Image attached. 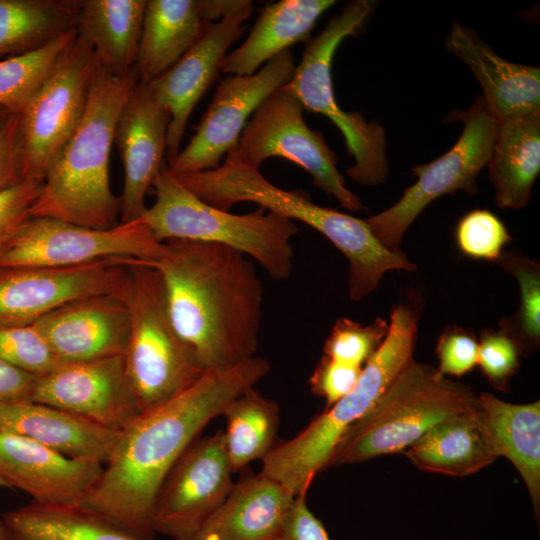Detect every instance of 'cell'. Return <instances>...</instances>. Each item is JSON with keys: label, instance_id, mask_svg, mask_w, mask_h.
Listing matches in <instances>:
<instances>
[{"label": "cell", "instance_id": "cell-1", "mask_svg": "<svg viewBox=\"0 0 540 540\" xmlns=\"http://www.w3.org/2000/svg\"><path fill=\"white\" fill-rule=\"evenodd\" d=\"M268 360L252 357L206 371L171 401L139 414L123 430L102 474L79 507L143 540H153V510L168 473L203 428L264 378Z\"/></svg>", "mask_w": 540, "mask_h": 540}, {"label": "cell", "instance_id": "cell-2", "mask_svg": "<svg viewBox=\"0 0 540 540\" xmlns=\"http://www.w3.org/2000/svg\"><path fill=\"white\" fill-rule=\"evenodd\" d=\"M158 272L171 324L205 371L255 356L263 285L252 260L232 248L186 240L164 241Z\"/></svg>", "mask_w": 540, "mask_h": 540}, {"label": "cell", "instance_id": "cell-3", "mask_svg": "<svg viewBox=\"0 0 540 540\" xmlns=\"http://www.w3.org/2000/svg\"><path fill=\"white\" fill-rule=\"evenodd\" d=\"M175 176L190 192L215 208L229 211L235 203L254 202L320 232L349 262L348 291L353 301L376 290L386 272L417 269L405 253L384 247L365 220L320 206L301 190H285L272 184L237 146L216 169Z\"/></svg>", "mask_w": 540, "mask_h": 540}, {"label": "cell", "instance_id": "cell-4", "mask_svg": "<svg viewBox=\"0 0 540 540\" xmlns=\"http://www.w3.org/2000/svg\"><path fill=\"white\" fill-rule=\"evenodd\" d=\"M138 83L136 66L116 76L97 63L83 117L49 168L30 216L93 229L118 224L120 199L110 186V152L119 114Z\"/></svg>", "mask_w": 540, "mask_h": 540}, {"label": "cell", "instance_id": "cell-5", "mask_svg": "<svg viewBox=\"0 0 540 540\" xmlns=\"http://www.w3.org/2000/svg\"><path fill=\"white\" fill-rule=\"evenodd\" d=\"M420 312L415 298L393 306L388 333L363 366L352 391L325 408L294 438L274 444L262 460L261 475L280 483L294 497L308 491L314 477L328 467L346 430L368 412L413 360Z\"/></svg>", "mask_w": 540, "mask_h": 540}, {"label": "cell", "instance_id": "cell-6", "mask_svg": "<svg viewBox=\"0 0 540 540\" xmlns=\"http://www.w3.org/2000/svg\"><path fill=\"white\" fill-rule=\"evenodd\" d=\"M152 188L155 201L141 219L154 237L223 245L257 261L275 280L293 270V220L259 207L247 214L215 208L190 192L164 164Z\"/></svg>", "mask_w": 540, "mask_h": 540}, {"label": "cell", "instance_id": "cell-7", "mask_svg": "<svg viewBox=\"0 0 540 540\" xmlns=\"http://www.w3.org/2000/svg\"><path fill=\"white\" fill-rule=\"evenodd\" d=\"M477 410L471 388L414 359L343 434L329 465L362 463L406 450L436 424Z\"/></svg>", "mask_w": 540, "mask_h": 540}, {"label": "cell", "instance_id": "cell-8", "mask_svg": "<svg viewBox=\"0 0 540 540\" xmlns=\"http://www.w3.org/2000/svg\"><path fill=\"white\" fill-rule=\"evenodd\" d=\"M119 291L129 313L125 368L141 413L176 398L206 372L176 334L169 319L160 276L149 263L124 259Z\"/></svg>", "mask_w": 540, "mask_h": 540}, {"label": "cell", "instance_id": "cell-9", "mask_svg": "<svg viewBox=\"0 0 540 540\" xmlns=\"http://www.w3.org/2000/svg\"><path fill=\"white\" fill-rule=\"evenodd\" d=\"M374 7L375 3L368 0L348 3L320 34L307 42L292 77L279 89L304 109L324 115L337 126L354 158L347 174L365 186L383 183L388 176L385 131L376 121L368 122L360 113L340 108L333 91L331 64L342 40L359 32Z\"/></svg>", "mask_w": 540, "mask_h": 540}, {"label": "cell", "instance_id": "cell-10", "mask_svg": "<svg viewBox=\"0 0 540 540\" xmlns=\"http://www.w3.org/2000/svg\"><path fill=\"white\" fill-rule=\"evenodd\" d=\"M164 250L141 218L93 229L29 216L0 238V268L71 267L113 258L152 262Z\"/></svg>", "mask_w": 540, "mask_h": 540}, {"label": "cell", "instance_id": "cell-11", "mask_svg": "<svg viewBox=\"0 0 540 540\" xmlns=\"http://www.w3.org/2000/svg\"><path fill=\"white\" fill-rule=\"evenodd\" d=\"M97 62L78 34L19 115V158L23 180L43 182L79 125L88 103Z\"/></svg>", "mask_w": 540, "mask_h": 540}, {"label": "cell", "instance_id": "cell-12", "mask_svg": "<svg viewBox=\"0 0 540 540\" xmlns=\"http://www.w3.org/2000/svg\"><path fill=\"white\" fill-rule=\"evenodd\" d=\"M453 119L463 122V131L454 146L436 160L415 166L416 182L386 210L365 219L366 224L386 248L399 251L402 238L422 210L435 199L462 190L477 191V177L487 166L499 122L486 109L483 97Z\"/></svg>", "mask_w": 540, "mask_h": 540}, {"label": "cell", "instance_id": "cell-13", "mask_svg": "<svg viewBox=\"0 0 540 540\" xmlns=\"http://www.w3.org/2000/svg\"><path fill=\"white\" fill-rule=\"evenodd\" d=\"M303 106L280 90L271 94L253 113L238 140L237 147L246 160L259 169L272 157H281L303 168L312 184L341 207L352 211L365 209L360 198L345 185L337 169V156L322 132L308 127Z\"/></svg>", "mask_w": 540, "mask_h": 540}, {"label": "cell", "instance_id": "cell-14", "mask_svg": "<svg viewBox=\"0 0 540 540\" xmlns=\"http://www.w3.org/2000/svg\"><path fill=\"white\" fill-rule=\"evenodd\" d=\"M295 66L285 50L252 75L223 78L189 144L167 165L169 171L183 175L218 168L256 109L290 80Z\"/></svg>", "mask_w": 540, "mask_h": 540}, {"label": "cell", "instance_id": "cell-15", "mask_svg": "<svg viewBox=\"0 0 540 540\" xmlns=\"http://www.w3.org/2000/svg\"><path fill=\"white\" fill-rule=\"evenodd\" d=\"M232 473L221 430L195 439L157 494L155 533L173 540H193L233 488Z\"/></svg>", "mask_w": 540, "mask_h": 540}, {"label": "cell", "instance_id": "cell-16", "mask_svg": "<svg viewBox=\"0 0 540 540\" xmlns=\"http://www.w3.org/2000/svg\"><path fill=\"white\" fill-rule=\"evenodd\" d=\"M127 269L119 258L71 267L0 268V324H33L71 301L116 293Z\"/></svg>", "mask_w": 540, "mask_h": 540}, {"label": "cell", "instance_id": "cell-17", "mask_svg": "<svg viewBox=\"0 0 540 540\" xmlns=\"http://www.w3.org/2000/svg\"><path fill=\"white\" fill-rule=\"evenodd\" d=\"M30 401L116 431L141 414L127 377L124 355L59 364L37 376Z\"/></svg>", "mask_w": 540, "mask_h": 540}, {"label": "cell", "instance_id": "cell-18", "mask_svg": "<svg viewBox=\"0 0 540 540\" xmlns=\"http://www.w3.org/2000/svg\"><path fill=\"white\" fill-rule=\"evenodd\" d=\"M252 3L208 25L202 36L167 71L147 83L154 100L170 115L167 132V165L180 152L190 115L221 71L228 50L243 34V23Z\"/></svg>", "mask_w": 540, "mask_h": 540}, {"label": "cell", "instance_id": "cell-19", "mask_svg": "<svg viewBox=\"0 0 540 540\" xmlns=\"http://www.w3.org/2000/svg\"><path fill=\"white\" fill-rule=\"evenodd\" d=\"M119 291L71 301L33 323L60 364L125 354L129 313Z\"/></svg>", "mask_w": 540, "mask_h": 540}, {"label": "cell", "instance_id": "cell-20", "mask_svg": "<svg viewBox=\"0 0 540 540\" xmlns=\"http://www.w3.org/2000/svg\"><path fill=\"white\" fill-rule=\"evenodd\" d=\"M169 122L167 110L139 82L119 114L114 133L124 169L120 223L140 219L147 208L145 196L164 165Z\"/></svg>", "mask_w": 540, "mask_h": 540}, {"label": "cell", "instance_id": "cell-21", "mask_svg": "<svg viewBox=\"0 0 540 540\" xmlns=\"http://www.w3.org/2000/svg\"><path fill=\"white\" fill-rule=\"evenodd\" d=\"M104 465L66 457L29 438L0 432V478L43 505L79 506Z\"/></svg>", "mask_w": 540, "mask_h": 540}, {"label": "cell", "instance_id": "cell-22", "mask_svg": "<svg viewBox=\"0 0 540 540\" xmlns=\"http://www.w3.org/2000/svg\"><path fill=\"white\" fill-rule=\"evenodd\" d=\"M447 49L466 63L480 83L488 112L498 121L540 111V69L501 58L470 28L454 22Z\"/></svg>", "mask_w": 540, "mask_h": 540}, {"label": "cell", "instance_id": "cell-23", "mask_svg": "<svg viewBox=\"0 0 540 540\" xmlns=\"http://www.w3.org/2000/svg\"><path fill=\"white\" fill-rule=\"evenodd\" d=\"M0 432L29 438L72 459L103 465L120 436V431L30 400L0 404Z\"/></svg>", "mask_w": 540, "mask_h": 540}, {"label": "cell", "instance_id": "cell-24", "mask_svg": "<svg viewBox=\"0 0 540 540\" xmlns=\"http://www.w3.org/2000/svg\"><path fill=\"white\" fill-rule=\"evenodd\" d=\"M294 498L280 483L260 473L244 476L193 540H273Z\"/></svg>", "mask_w": 540, "mask_h": 540}, {"label": "cell", "instance_id": "cell-25", "mask_svg": "<svg viewBox=\"0 0 540 540\" xmlns=\"http://www.w3.org/2000/svg\"><path fill=\"white\" fill-rule=\"evenodd\" d=\"M417 468L449 476H468L500 457L477 410L442 421L403 451Z\"/></svg>", "mask_w": 540, "mask_h": 540}, {"label": "cell", "instance_id": "cell-26", "mask_svg": "<svg viewBox=\"0 0 540 540\" xmlns=\"http://www.w3.org/2000/svg\"><path fill=\"white\" fill-rule=\"evenodd\" d=\"M333 0H282L266 5L247 39L228 53L221 72L252 75L289 47L309 39L318 18Z\"/></svg>", "mask_w": 540, "mask_h": 540}, {"label": "cell", "instance_id": "cell-27", "mask_svg": "<svg viewBox=\"0 0 540 540\" xmlns=\"http://www.w3.org/2000/svg\"><path fill=\"white\" fill-rule=\"evenodd\" d=\"M487 166L497 206L524 208L540 171V111L499 122Z\"/></svg>", "mask_w": 540, "mask_h": 540}, {"label": "cell", "instance_id": "cell-28", "mask_svg": "<svg viewBox=\"0 0 540 540\" xmlns=\"http://www.w3.org/2000/svg\"><path fill=\"white\" fill-rule=\"evenodd\" d=\"M479 414L500 456L521 475L537 521L540 515V401L514 404L491 393L477 396Z\"/></svg>", "mask_w": 540, "mask_h": 540}, {"label": "cell", "instance_id": "cell-29", "mask_svg": "<svg viewBox=\"0 0 540 540\" xmlns=\"http://www.w3.org/2000/svg\"><path fill=\"white\" fill-rule=\"evenodd\" d=\"M147 0H81L77 31L96 62L116 76L137 62Z\"/></svg>", "mask_w": 540, "mask_h": 540}, {"label": "cell", "instance_id": "cell-30", "mask_svg": "<svg viewBox=\"0 0 540 540\" xmlns=\"http://www.w3.org/2000/svg\"><path fill=\"white\" fill-rule=\"evenodd\" d=\"M208 25L196 0H147L136 62L139 82L147 84L172 67Z\"/></svg>", "mask_w": 540, "mask_h": 540}, {"label": "cell", "instance_id": "cell-31", "mask_svg": "<svg viewBox=\"0 0 540 540\" xmlns=\"http://www.w3.org/2000/svg\"><path fill=\"white\" fill-rule=\"evenodd\" d=\"M81 0H0V57L37 50L77 29Z\"/></svg>", "mask_w": 540, "mask_h": 540}, {"label": "cell", "instance_id": "cell-32", "mask_svg": "<svg viewBox=\"0 0 540 540\" xmlns=\"http://www.w3.org/2000/svg\"><path fill=\"white\" fill-rule=\"evenodd\" d=\"M14 540H143L79 506L35 502L1 514Z\"/></svg>", "mask_w": 540, "mask_h": 540}, {"label": "cell", "instance_id": "cell-33", "mask_svg": "<svg viewBox=\"0 0 540 540\" xmlns=\"http://www.w3.org/2000/svg\"><path fill=\"white\" fill-rule=\"evenodd\" d=\"M222 415L226 419L224 448L232 472L263 460L274 446L278 404L251 387L230 402Z\"/></svg>", "mask_w": 540, "mask_h": 540}, {"label": "cell", "instance_id": "cell-34", "mask_svg": "<svg viewBox=\"0 0 540 540\" xmlns=\"http://www.w3.org/2000/svg\"><path fill=\"white\" fill-rule=\"evenodd\" d=\"M496 263L517 281L520 294L518 310L502 317L498 329L528 356L540 344V263L516 251H503Z\"/></svg>", "mask_w": 540, "mask_h": 540}, {"label": "cell", "instance_id": "cell-35", "mask_svg": "<svg viewBox=\"0 0 540 540\" xmlns=\"http://www.w3.org/2000/svg\"><path fill=\"white\" fill-rule=\"evenodd\" d=\"M76 35L74 29L37 50L0 60V106L22 114Z\"/></svg>", "mask_w": 540, "mask_h": 540}, {"label": "cell", "instance_id": "cell-36", "mask_svg": "<svg viewBox=\"0 0 540 540\" xmlns=\"http://www.w3.org/2000/svg\"><path fill=\"white\" fill-rule=\"evenodd\" d=\"M389 323L381 317L369 325L341 317L332 326L323 351L332 360L363 368L382 344Z\"/></svg>", "mask_w": 540, "mask_h": 540}, {"label": "cell", "instance_id": "cell-37", "mask_svg": "<svg viewBox=\"0 0 540 540\" xmlns=\"http://www.w3.org/2000/svg\"><path fill=\"white\" fill-rule=\"evenodd\" d=\"M0 362L36 376L60 364L34 324H0Z\"/></svg>", "mask_w": 540, "mask_h": 540}, {"label": "cell", "instance_id": "cell-38", "mask_svg": "<svg viewBox=\"0 0 540 540\" xmlns=\"http://www.w3.org/2000/svg\"><path fill=\"white\" fill-rule=\"evenodd\" d=\"M455 239L459 250L476 260L497 261L511 240L505 224L491 211L476 209L457 223Z\"/></svg>", "mask_w": 540, "mask_h": 540}, {"label": "cell", "instance_id": "cell-39", "mask_svg": "<svg viewBox=\"0 0 540 540\" xmlns=\"http://www.w3.org/2000/svg\"><path fill=\"white\" fill-rule=\"evenodd\" d=\"M477 365L487 381L499 391H507L520 367V352L515 342L501 330L484 329L479 339Z\"/></svg>", "mask_w": 540, "mask_h": 540}, {"label": "cell", "instance_id": "cell-40", "mask_svg": "<svg viewBox=\"0 0 540 540\" xmlns=\"http://www.w3.org/2000/svg\"><path fill=\"white\" fill-rule=\"evenodd\" d=\"M479 342L474 332L458 325H448L436 344L439 373L461 377L477 366Z\"/></svg>", "mask_w": 540, "mask_h": 540}, {"label": "cell", "instance_id": "cell-41", "mask_svg": "<svg viewBox=\"0 0 540 540\" xmlns=\"http://www.w3.org/2000/svg\"><path fill=\"white\" fill-rule=\"evenodd\" d=\"M362 368L323 356L309 378L311 391L331 407L347 395L358 382Z\"/></svg>", "mask_w": 540, "mask_h": 540}, {"label": "cell", "instance_id": "cell-42", "mask_svg": "<svg viewBox=\"0 0 540 540\" xmlns=\"http://www.w3.org/2000/svg\"><path fill=\"white\" fill-rule=\"evenodd\" d=\"M42 187V182L22 180L0 191V238L30 216V209Z\"/></svg>", "mask_w": 540, "mask_h": 540}, {"label": "cell", "instance_id": "cell-43", "mask_svg": "<svg viewBox=\"0 0 540 540\" xmlns=\"http://www.w3.org/2000/svg\"><path fill=\"white\" fill-rule=\"evenodd\" d=\"M307 492L295 496L288 517L273 540H330L323 523L307 506Z\"/></svg>", "mask_w": 540, "mask_h": 540}, {"label": "cell", "instance_id": "cell-44", "mask_svg": "<svg viewBox=\"0 0 540 540\" xmlns=\"http://www.w3.org/2000/svg\"><path fill=\"white\" fill-rule=\"evenodd\" d=\"M19 115L10 114L0 125V191L23 180L19 145Z\"/></svg>", "mask_w": 540, "mask_h": 540}, {"label": "cell", "instance_id": "cell-45", "mask_svg": "<svg viewBox=\"0 0 540 540\" xmlns=\"http://www.w3.org/2000/svg\"><path fill=\"white\" fill-rule=\"evenodd\" d=\"M37 376L0 362V404L30 400Z\"/></svg>", "mask_w": 540, "mask_h": 540}, {"label": "cell", "instance_id": "cell-46", "mask_svg": "<svg viewBox=\"0 0 540 540\" xmlns=\"http://www.w3.org/2000/svg\"><path fill=\"white\" fill-rule=\"evenodd\" d=\"M198 13L206 23L217 22L223 17L239 11L252 1L246 0H196Z\"/></svg>", "mask_w": 540, "mask_h": 540}, {"label": "cell", "instance_id": "cell-47", "mask_svg": "<svg viewBox=\"0 0 540 540\" xmlns=\"http://www.w3.org/2000/svg\"><path fill=\"white\" fill-rule=\"evenodd\" d=\"M9 488L8 484L0 478V488ZM0 540H14L5 525L0 520Z\"/></svg>", "mask_w": 540, "mask_h": 540}, {"label": "cell", "instance_id": "cell-48", "mask_svg": "<svg viewBox=\"0 0 540 540\" xmlns=\"http://www.w3.org/2000/svg\"><path fill=\"white\" fill-rule=\"evenodd\" d=\"M10 114H13L11 112H9L7 109H5L4 107H1L0 106V125L7 119V117L10 115Z\"/></svg>", "mask_w": 540, "mask_h": 540}]
</instances>
